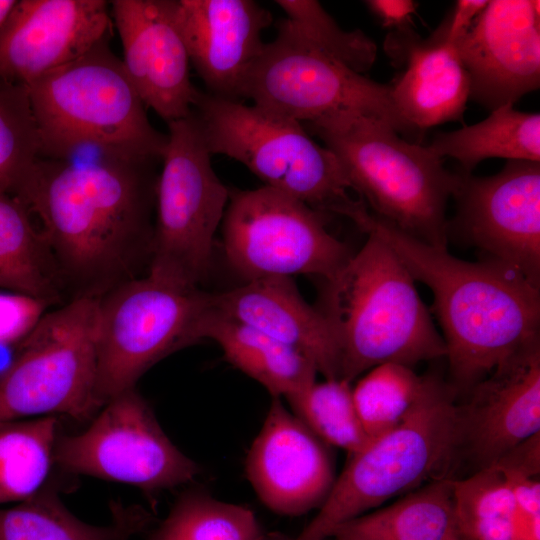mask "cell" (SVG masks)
I'll use <instances>...</instances> for the list:
<instances>
[{"label":"cell","instance_id":"1","mask_svg":"<svg viewBox=\"0 0 540 540\" xmlns=\"http://www.w3.org/2000/svg\"><path fill=\"white\" fill-rule=\"evenodd\" d=\"M100 153L84 162L40 157L15 196L39 219L72 299L98 298L150 262L158 160Z\"/></svg>","mask_w":540,"mask_h":540},{"label":"cell","instance_id":"2","mask_svg":"<svg viewBox=\"0 0 540 540\" xmlns=\"http://www.w3.org/2000/svg\"><path fill=\"white\" fill-rule=\"evenodd\" d=\"M358 227L385 242L414 280L432 291L455 392L466 393L500 363L539 341V288L516 269L490 258L461 260L370 211Z\"/></svg>","mask_w":540,"mask_h":540},{"label":"cell","instance_id":"3","mask_svg":"<svg viewBox=\"0 0 540 540\" xmlns=\"http://www.w3.org/2000/svg\"><path fill=\"white\" fill-rule=\"evenodd\" d=\"M368 239L326 280L317 309L336 340L339 379L351 383L384 363L409 367L446 356V347L415 280L380 238Z\"/></svg>","mask_w":540,"mask_h":540},{"label":"cell","instance_id":"4","mask_svg":"<svg viewBox=\"0 0 540 540\" xmlns=\"http://www.w3.org/2000/svg\"><path fill=\"white\" fill-rule=\"evenodd\" d=\"M304 126L335 154L352 191L374 215L422 242L446 248V206L459 175L450 173L442 158L366 114L343 113Z\"/></svg>","mask_w":540,"mask_h":540},{"label":"cell","instance_id":"5","mask_svg":"<svg viewBox=\"0 0 540 540\" xmlns=\"http://www.w3.org/2000/svg\"><path fill=\"white\" fill-rule=\"evenodd\" d=\"M40 157L70 159L83 147L162 159L167 134L150 123L122 59L102 39L28 87Z\"/></svg>","mask_w":540,"mask_h":540},{"label":"cell","instance_id":"6","mask_svg":"<svg viewBox=\"0 0 540 540\" xmlns=\"http://www.w3.org/2000/svg\"><path fill=\"white\" fill-rule=\"evenodd\" d=\"M455 391L432 377L411 413L354 454L310 523L291 540H328L398 495L447 478L460 449Z\"/></svg>","mask_w":540,"mask_h":540},{"label":"cell","instance_id":"7","mask_svg":"<svg viewBox=\"0 0 540 540\" xmlns=\"http://www.w3.org/2000/svg\"><path fill=\"white\" fill-rule=\"evenodd\" d=\"M192 111L210 153L240 162L264 186L355 224L367 211L362 199L351 196L338 158L304 124L200 90Z\"/></svg>","mask_w":540,"mask_h":540},{"label":"cell","instance_id":"8","mask_svg":"<svg viewBox=\"0 0 540 540\" xmlns=\"http://www.w3.org/2000/svg\"><path fill=\"white\" fill-rule=\"evenodd\" d=\"M167 124L147 274L197 288L209 270L230 190L212 168V154L194 112Z\"/></svg>","mask_w":540,"mask_h":540},{"label":"cell","instance_id":"9","mask_svg":"<svg viewBox=\"0 0 540 540\" xmlns=\"http://www.w3.org/2000/svg\"><path fill=\"white\" fill-rule=\"evenodd\" d=\"M98 298L45 313L0 375V424L31 416L90 418L97 384Z\"/></svg>","mask_w":540,"mask_h":540},{"label":"cell","instance_id":"10","mask_svg":"<svg viewBox=\"0 0 540 540\" xmlns=\"http://www.w3.org/2000/svg\"><path fill=\"white\" fill-rule=\"evenodd\" d=\"M211 293L172 284L149 274L98 297L97 384L101 407L135 388L154 364L200 341Z\"/></svg>","mask_w":540,"mask_h":540},{"label":"cell","instance_id":"11","mask_svg":"<svg viewBox=\"0 0 540 540\" xmlns=\"http://www.w3.org/2000/svg\"><path fill=\"white\" fill-rule=\"evenodd\" d=\"M242 97L266 112L302 124L361 113L382 119L398 133H415L398 112L390 85L375 82L316 50L286 18L250 67Z\"/></svg>","mask_w":540,"mask_h":540},{"label":"cell","instance_id":"12","mask_svg":"<svg viewBox=\"0 0 540 540\" xmlns=\"http://www.w3.org/2000/svg\"><path fill=\"white\" fill-rule=\"evenodd\" d=\"M229 266L245 281L336 275L353 253L325 227L323 213L270 187L230 190L222 220Z\"/></svg>","mask_w":540,"mask_h":540},{"label":"cell","instance_id":"13","mask_svg":"<svg viewBox=\"0 0 540 540\" xmlns=\"http://www.w3.org/2000/svg\"><path fill=\"white\" fill-rule=\"evenodd\" d=\"M53 458L67 472L125 483L148 495L186 484L200 473L135 388L108 400L82 433L58 435Z\"/></svg>","mask_w":540,"mask_h":540},{"label":"cell","instance_id":"14","mask_svg":"<svg viewBox=\"0 0 540 540\" xmlns=\"http://www.w3.org/2000/svg\"><path fill=\"white\" fill-rule=\"evenodd\" d=\"M454 227L472 245L540 287V164L508 160L498 173L462 172Z\"/></svg>","mask_w":540,"mask_h":540},{"label":"cell","instance_id":"15","mask_svg":"<svg viewBox=\"0 0 540 540\" xmlns=\"http://www.w3.org/2000/svg\"><path fill=\"white\" fill-rule=\"evenodd\" d=\"M538 0H491L455 44L469 78V99L491 111L540 84Z\"/></svg>","mask_w":540,"mask_h":540},{"label":"cell","instance_id":"16","mask_svg":"<svg viewBox=\"0 0 540 540\" xmlns=\"http://www.w3.org/2000/svg\"><path fill=\"white\" fill-rule=\"evenodd\" d=\"M328 446L272 397L245 459L247 480L261 503L284 516L319 509L336 479Z\"/></svg>","mask_w":540,"mask_h":540},{"label":"cell","instance_id":"17","mask_svg":"<svg viewBox=\"0 0 540 540\" xmlns=\"http://www.w3.org/2000/svg\"><path fill=\"white\" fill-rule=\"evenodd\" d=\"M104 0L16 1L0 27V79L28 87L107 37Z\"/></svg>","mask_w":540,"mask_h":540},{"label":"cell","instance_id":"18","mask_svg":"<svg viewBox=\"0 0 540 540\" xmlns=\"http://www.w3.org/2000/svg\"><path fill=\"white\" fill-rule=\"evenodd\" d=\"M175 3L111 1L126 72L143 103L167 123L187 117L199 92L190 79V60Z\"/></svg>","mask_w":540,"mask_h":540},{"label":"cell","instance_id":"19","mask_svg":"<svg viewBox=\"0 0 540 540\" xmlns=\"http://www.w3.org/2000/svg\"><path fill=\"white\" fill-rule=\"evenodd\" d=\"M458 406L460 449L478 470L540 433V342L500 363Z\"/></svg>","mask_w":540,"mask_h":540},{"label":"cell","instance_id":"20","mask_svg":"<svg viewBox=\"0 0 540 540\" xmlns=\"http://www.w3.org/2000/svg\"><path fill=\"white\" fill-rule=\"evenodd\" d=\"M175 12L190 63L208 93L239 101L271 13L252 0H176Z\"/></svg>","mask_w":540,"mask_h":540},{"label":"cell","instance_id":"21","mask_svg":"<svg viewBox=\"0 0 540 540\" xmlns=\"http://www.w3.org/2000/svg\"><path fill=\"white\" fill-rule=\"evenodd\" d=\"M212 310L310 358L325 379H339L335 337L321 312L301 296L292 277H267L211 293Z\"/></svg>","mask_w":540,"mask_h":540},{"label":"cell","instance_id":"22","mask_svg":"<svg viewBox=\"0 0 540 540\" xmlns=\"http://www.w3.org/2000/svg\"><path fill=\"white\" fill-rule=\"evenodd\" d=\"M386 49L405 65L391 84L392 100L418 133L449 121H462L469 99V78L455 44L437 31L421 39L410 27L393 31Z\"/></svg>","mask_w":540,"mask_h":540},{"label":"cell","instance_id":"23","mask_svg":"<svg viewBox=\"0 0 540 540\" xmlns=\"http://www.w3.org/2000/svg\"><path fill=\"white\" fill-rule=\"evenodd\" d=\"M199 336L201 340H214L228 363L263 385L272 397L286 400L316 381L317 368L305 354L220 316L212 310L211 302Z\"/></svg>","mask_w":540,"mask_h":540},{"label":"cell","instance_id":"24","mask_svg":"<svg viewBox=\"0 0 540 540\" xmlns=\"http://www.w3.org/2000/svg\"><path fill=\"white\" fill-rule=\"evenodd\" d=\"M112 514L107 525L86 523L46 484L33 497L0 508V540H129L150 523V515L140 508L115 505Z\"/></svg>","mask_w":540,"mask_h":540},{"label":"cell","instance_id":"25","mask_svg":"<svg viewBox=\"0 0 540 540\" xmlns=\"http://www.w3.org/2000/svg\"><path fill=\"white\" fill-rule=\"evenodd\" d=\"M334 540H456L452 479L430 482L338 528Z\"/></svg>","mask_w":540,"mask_h":540},{"label":"cell","instance_id":"26","mask_svg":"<svg viewBox=\"0 0 540 540\" xmlns=\"http://www.w3.org/2000/svg\"><path fill=\"white\" fill-rule=\"evenodd\" d=\"M30 215L17 197L0 192V286L51 304L65 288Z\"/></svg>","mask_w":540,"mask_h":540},{"label":"cell","instance_id":"27","mask_svg":"<svg viewBox=\"0 0 540 540\" xmlns=\"http://www.w3.org/2000/svg\"><path fill=\"white\" fill-rule=\"evenodd\" d=\"M428 148L440 158L458 161L465 173L489 158L539 162L540 114L507 103L481 122L437 134Z\"/></svg>","mask_w":540,"mask_h":540},{"label":"cell","instance_id":"28","mask_svg":"<svg viewBox=\"0 0 540 540\" xmlns=\"http://www.w3.org/2000/svg\"><path fill=\"white\" fill-rule=\"evenodd\" d=\"M58 423L42 416L0 424V505L25 501L47 484Z\"/></svg>","mask_w":540,"mask_h":540},{"label":"cell","instance_id":"29","mask_svg":"<svg viewBox=\"0 0 540 540\" xmlns=\"http://www.w3.org/2000/svg\"><path fill=\"white\" fill-rule=\"evenodd\" d=\"M457 535L463 540H521L514 501L494 465L452 479Z\"/></svg>","mask_w":540,"mask_h":540},{"label":"cell","instance_id":"30","mask_svg":"<svg viewBox=\"0 0 540 540\" xmlns=\"http://www.w3.org/2000/svg\"><path fill=\"white\" fill-rule=\"evenodd\" d=\"M146 540H265L251 509L190 490Z\"/></svg>","mask_w":540,"mask_h":540},{"label":"cell","instance_id":"31","mask_svg":"<svg viewBox=\"0 0 540 540\" xmlns=\"http://www.w3.org/2000/svg\"><path fill=\"white\" fill-rule=\"evenodd\" d=\"M431 379L399 363H384L370 369L352 388L366 434L374 438L399 425L420 401Z\"/></svg>","mask_w":540,"mask_h":540},{"label":"cell","instance_id":"32","mask_svg":"<svg viewBox=\"0 0 540 540\" xmlns=\"http://www.w3.org/2000/svg\"><path fill=\"white\" fill-rule=\"evenodd\" d=\"M290 410L329 446L349 455L371 439L365 432L352 397L351 383L342 379L314 382L286 399Z\"/></svg>","mask_w":540,"mask_h":540},{"label":"cell","instance_id":"33","mask_svg":"<svg viewBox=\"0 0 540 540\" xmlns=\"http://www.w3.org/2000/svg\"><path fill=\"white\" fill-rule=\"evenodd\" d=\"M39 158L28 89L0 79V192L16 196Z\"/></svg>","mask_w":540,"mask_h":540},{"label":"cell","instance_id":"34","mask_svg":"<svg viewBox=\"0 0 540 540\" xmlns=\"http://www.w3.org/2000/svg\"><path fill=\"white\" fill-rule=\"evenodd\" d=\"M297 34L321 53L362 74L371 68L376 44L361 30H343L314 0H277Z\"/></svg>","mask_w":540,"mask_h":540},{"label":"cell","instance_id":"35","mask_svg":"<svg viewBox=\"0 0 540 540\" xmlns=\"http://www.w3.org/2000/svg\"><path fill=\"white\" fill-rule=\"evenodd\" d=\"M48 305L29 295L0 293V345H18L46 313Z\"/></svg>","mask_w":540,"mask_h":540},{"label":"cell","instance_id":"36","mask_svg":"<svg viewBox=\"0 0 540 540\" xmlns=\"http://www.w3.org/2000/svg\"><path fill=\"white\" fill-rule=\"evenodd\" d=\"M487 0H458L448 18L436 30L448 42L456 44L472 27Z\"/></svg>","mask_w":540,"mask_h":540},{"label":"cell","instance_id":"37","mask_svg":"<svg viewBox=\"0 0 540 540\" xmlns=\"http://www.w3.org/2000/svg\"><path fill=\"white\" fill-rule=\"evenodd\" d=\"M369 10L384 28L400 31L409 28L417 3L412 0H368Z\"/></svg>","mask_w":540,"mask_h":540},{"label":"cell","instance_id":"38","mask_svg":"<svg viewBox=\"0 0 540 540\" xmlns=\"http://www.w3.org/2000/svg\"><path fill=\"white\" fill-rule=\"evenodd\" d=\"M15 3V0H0V27L6 20Z\"/></svg>","mask_w":540,"mask_h":540},{"label":"cell","instance_id":"39","mask_svg":"<svg viewBox=\"0 0 540 540\" xmlns=\"http://www.w3.org/2000/svg\"><path fill=\"white\" fill-rule=\"evenodd\" d=\"M457 540H463V539H461V538H460V537H458V535H457Z\"/></svg>","mask_w":540,"mask_h":540},{"label":"cell","instance_id":"40","mask_svg":"<svg viewBox=\"0 0 540 540\" xmlns=\"http://www.w3.org/2000/svg\"><path fill=\"white\" fill-rule=\"evenodd\" d=\"M328 540H334V539H333V538H330V539H328Z\"/></svg>","mask_w":540,"mask_h":540},{"label":"cell","instance_id":"41","mask_svg":"<svg viewBox=\"0 0 540 540\" xmlns=\"http://www.w3.org/2000/svg\"><path fill=\"white\" fill-rule=\"evenodd\" d=\"M456 540H457V538H456Z\"/></svg>","mask_w":540,"mask_h":540}]
</instances>
